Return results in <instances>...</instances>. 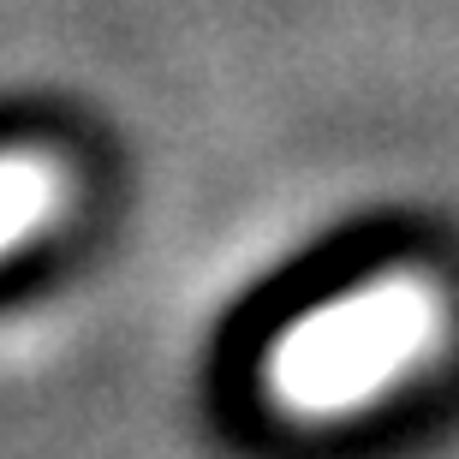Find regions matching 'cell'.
<instances>
[{"label":"cell","mask_w":459,"mask_h":459,"mask_svg":"<svg viewBox=\"0 0 459 459\" xmlns=\"http://www.w3.org/2000/svg\"><path fill=\"white\" fill-rule=\"evenodd\" d=\"M78 173L42 143H13L0 150V263L18 256L30 238L54 233L72 215Z\"/></svg>","instance_id":"7a4b0ae2"},{"label":"cell","mask_w":459,"mask_h":459,"mask_svg":"<svg viewBox=\"0 0 459 459\" xmlns=\"http://www.w3.org/2000/svg\"><path fill=\"white\" fill-rule=\"evenodd\" d=\"M454 341V305L429 269H382L292 316L269 341L256 382L299 424H346L429 370Z\"/></svg>","instance_id":"6da1fadb"}]
</instances>
